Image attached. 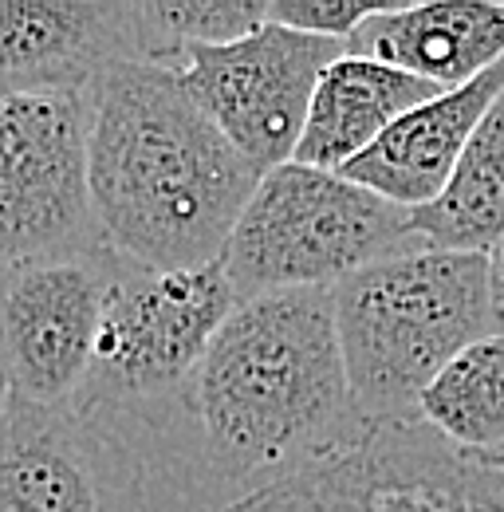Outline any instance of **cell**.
I'll use <instances>...</instances> for the list:
<instances>
[{
  "label": "cell",
  "mask_w": 504,
  "mask_h": 512,
  "mask_svg": "<svg viewBox=\"0 0 504 512\" xmlns=\"http://www.w3.org/2000/svg\"><path fill=\"white\" fill-rule=\"evenodd\" d=\"M91 95V197L107 249L154 272L217 264L264 174L174 67L119 60Z\"/></svg>",
  "instance_id": "cell-1"
},
{
  "label": "cell",
  "mask_w": 504,
  "mask_h": 512,
  "mask_svg": "<svg viewBox=\"0 0 504 512\" xmlns=\"http://www.w3.org/2000/svg\"><path fill=\"white\" fill-rule=\"evenodd\" d=\"M189 398L213 469L252 489L300 473L367 430L351 402L327 288L241 300Z\"/></svg>",
  "instance_id": "cell-2"
},
{
  "label": "cell",
  "mask_w": 504,
  "mask_h": 512,
  "mask_svg": "<svg viewBox=\"0 0 504 512\" xmlns=\"http://www.w3.org/2000/svg\"><path fill=\"white\" fill-rule=\"evenodd\" d=\"M335 296V323L359 422H418V402L477 339L504 327L489 253L414 245L355 272Z\"/></svg>",
  "instance_id": "cell-3"
},
{
  "label": "cell",
  "mask_w": 504,
  "mask_h": 512,
  "mask_svg": "<svg viewBox=\"0 0 504 512\" xmlns=\"http://www.w3.org/2000/svg\"><path fill=\"white\" fill-rule=\"evenodd\" d=\"M410 209L343 174L288 162L260 178L221 256L241 300L339 288L378 260L414 249Z\"/></svg>",
  "instance_id": "cell-4"
},
{
  "label": "cell",
  "mask_w": 504,
  "mask_h": 512,
  "mask_svg": "<svg viewBox=\"0 0 504 512\" xmlns=\"http://www.w3.org/2000/svg\"><path fill=\"white\" fill-rule=\"evenodd\" d=\"M221 512H504V465L457 453L422 422L371 426Z\"/></svg>",
  "instance_id": "cell-5"
},
{
  "label": "cell",
  "mask_w": 504,
  "mask_h": 512,
  "mask_svg": "<svg viewBox=\"0 0 504 512\" xmlns=\"http://www.w3.org/2000/svg\"><path fill=\"white\" fill-rule=\"evenodd\" d=\"M237 304L241 296L221 260L178 272H154L126 260L75 410L103 414L111 406L158 402L189 386Z\"/></svg>",
  "instance_id": "cell-6"
},
{
  "label": "cell",
  "mask_w": 504,
  "mask_h": 512,
  "mask_svg": "<svg viewBox=\"0 0 504 512\" xmlns=\"http://www.w3.org/2000/svg\"><path fill=\"white\" fill-rule=\"evenodd\" d=\"M95 95L0 99V268L107 245L91 197Z\"/></svg>",
  "instance_id": "cell-7"
},
{
  "label": "cell",
  "mask_w": 504,
  "mask_h": 512,
  "mask_svg": "<svg viewBox=\"0 0 504 512\" xmlns=\"http://www.w3.org/2000/svg\"><path fill=\"white\" fill-rule=\"evenodd\" d=\"M126 260L107 245L0 268V390L75 410Z\"/></svg>",
  "instance_id": "cell-8"
},
{
  "label": "cell",
  "mask_w": 504,
  "mask_h": 512,
  "mask_svg": "<svg viewBox=\"0 0 504 512\" xmlns=\"http://www.w3.org/2000/svg\"><path fill=\"white\" fill-rule=\"evenodd\" d=\"M343 56V40L264 24L237 44L193 48L178 75L189 99L225 130V138L260 174H272L296 158L315 87Z\"/></svg>",
  "instance_id": "cell-9"
},
{
  "label": "cell",
  "mask_w": 504,
  "mask_h": 512,
  "mask_svg": "<svg viewBox=\"0 0 504 512\" xmlns=\"http://www.w3.org/2000/svg\"><path fill=\"white\" fill-rule=\"evenodd\" d=\"M142 461L83 410L0 390V512H142Z\"/></svg>",
  "instance_id": "cell-10"
},
{
  "label": "cell",
  "mask_w": 504,
  "mask_h": 512,
  "mask_svg": "<svg viewBox=\"0 0 504 512\" xmlns=\"http://www.w3.org/2000/svg\"><path fill=\"white\" fill-rule=\"evenodd\" d=\"M119 60H134V4L0 0V99L87 91Z\"/></svg>",
  "instance_id": "cell-11"
},
{
  "label": "cell",
  "mask_w": 504,
  "mask_h": 512,
  "mask_svg": "<svg viewBox=\"0 0 504 512\" xmlns=\"http://www.w3.org/2000/svg\"><path fill=\"white\" fill-rule=\"evenodd\" d=\"M501 91L504 64L457 91H441L438 99L402 115L367 154H359L343 170V178L386 197L398 209H410V213L426 209L445 193L465 146L473 142V134L501 99Z\"/></svg>",
  "instance_id": "cell-12"
},
{
  "label": "cell",
  "mask_w": 504,
  "mask_h": 512,
  "mask_svg": "<svg viewBox=\"0 0 504 512\" xmlns=\"http://www.w3.org/2000/svg\"><path fill=\"white\" fill-rule=\"evenodd\" d=\"M347 52L457 91L504 64V0L390 4L351 36Z\"/></svg>",
  "instance_id": "cell-13"
},
{
  "label": "cell",
  "mask_w": 504,
  "mask_h": 512,
  "mask_svg": "<svg viewBox=\"0 0 504 512\" xmlns=\"http://www.w3.org/2000/svg\"><path fill=\"white\" fill-rule=\"evenodd\" d=\"M434 83L347 52L323 71L312 99V115L296 146L300 166L343 174L359 154H367L386 130L414 107L438 99Z\"/></svg>",
  "instance_id": "cell-14"
},
{
  "label": "cell",
  "mask_w": 504,
  "mask_h": 512,
  "mask_svg": "<svg viewBox=\"0 0 504 512\" xmlns=\"http://www.w3.org/2000/svg\"><path fill=\"white\" fill-rule=\"evenodd\" d=\"M418 245L438 253H497L504 241V91L465 146L438 201L410 213Z\"/></svg>",
  "instance_id": "cell-15"
},
{
  "label": "cell",
  "mask_w": 504,
  "mask_h": 512,
  "mask_svg": "<svg viewBox=\"0 0 504 512\" xmlns=\"http://www.w3.org/2000/svg\"><path fill=\"white\" fill-rule=\"evenodd\" d=\"M418 422L457 453L504 465V327L465 347L430 383Z\"/></svg>",
  "instance_id": "cell-16"
},
{
  "label": "cell",
  "mask_w": 504,
  "mask_h": 512,
  "mask_svg": "<svg viewBox=\"0 0 504 512\" xmlns=\"http://www.w3.org/2000/svg\"><path fill=\"white\" fill-rule=\"evenodd\" d=\"M268 24V0H142L134 4V60L182 71L193 48H221Z\"/></svg>",
  "instance_id": "cell-17"
},
{
  "label": "cell",
  "mask_w": 504,
  "mask_h": 512,
  "mask_svg": "<svg viewBox=\"0 0 504 512\" xmlns=\"http://www.w3.org/2000/svg\"><path fill=\"white\" fill-rule=\"evenodd\" d=\"M386 8L390 4H359V0H268V24L351 44V36Z\"/></svg>",
  "instance_id": "cell-18"
},
{
  "label": "cell",
  "mask_w": 504,
  "mask_h": 512,
  "mask_svg": "<svg viewBox=\"0 0 504 512\" xmlns=\"http://www.w3.org/2000/svg\"><path fill=\"white\" fill-rule=\"evenodd\" d=\"M493 272H497V288H501V300H504V241L497 245V253H493Z\"/></svg>",
  "instance_id": "cell-19"
}]
</instances>
